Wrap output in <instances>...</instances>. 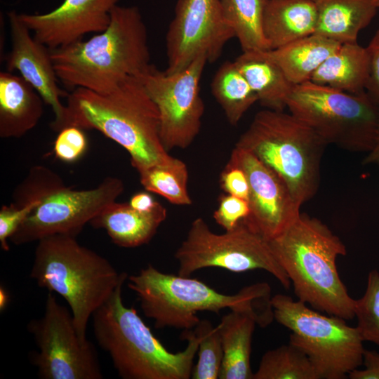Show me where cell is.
Instances as JSON below:
<instances>
[{
    "instance_id": "cell-1",
    "label": "cell",
    "mask_w": 379,
    "mask_h": 379,
    "mask_svg": "<svg viewBox=\"0 0 379 379\" xmlns=\"http://www.w3.org/2000/svg\"><path fill=\"white\" fill-rule=\"evenodd\" d=\"M59 81L72 91L107 93L152 65L147 31L136 6L116 5L105 30L87 40L51 51Z\"/></svg>"
},
{
    "instance_id": "cell-2",
    "label": "cell",
    "mask_w": 379,
    "mask_h": 379,
    "mask_svg": "<svg viewBox=\"0 0 379 379\" xmlns=\"http://www.w3.org/2000/svg\"><path fill=\"white\" fill-rule=\"evenodd\" d=\"M127 279L144 315L154 321L157 328L191 330L201 320L199 312L219 314L224 309L250 316L260 327L269 326L274 319L271 288L265 282L227 295L197 279L164 273L151 264Z\"/></svg>"
},
{
    "instance_id": "cell-3",
    "label": "cell",
    "mask_w": 379,
    "mask_h": 379,
    "mask_svg": "<svg viewBox=\"0 0 379 379\" xmlns=\"http://www.w3.org/2000/svg\"><path fill=\"white\" fill-rule=\"evenodd\" d=\"M67 99L62 128L100 131L128 152L138 172L171 157L161 141L158 109L138 77L126 78L107 93L77 88Z\"/></svg>"
},
{
    "instance_id": "cell-4",
    "label": "cell",
    "mask_w": 379,
    "mask_h": 379,
    "mask_svg": "<svg viewBox=\"0 0 379 379\" xmlns=\"http://www.w3.org/2000/svg\"><path fill=\"white\" fill-rule=\"evenodd\" d=\"M269 243L299 300L346 321L354 318L355 300L349 295L336 266L338 257L346 255L347 250L325 224L300 213Z\"/></svg>"
},
{
    "instance_id": "cell-5",
    "label": "cell",
    "mask_w": 379,
    "mask_h": 379,
    "mask_svg": "<svg viewBox=\"0 0 379 379\" xmlns=\"http://www.w3.org/2000/svg\"><path fill=\"white\" fill-rule=\"evenodd\" d=\"M119 284L92 315L95 338L109 355L124 379H189L198 350L193 329L183 331L185 349L168 351L152 333L133 307H126Z\"/></svg>"
},
{
    "instance_id": "cell-6",
    "label": "cell",
    "mask_w": 379,
    "mask_h": 379,
    "mask_svg": "<svg viewBox=\"0 0 379 379\" xmlns=\"http://www.w3.org/2000/svg\"><path fill=\"white\" fill-rule=\"evenodd\" d=\"M30 277L67 302L79 335L86 338L95 311L128 279L104 257L81 246L76 237L53 234L37 241Z\"/></svg>"
},
{
    "instance_id": "cell-7",
    "label": "cell",
    "mask_w": 379,
    "mask_h": 379,
    "mask_svg": "<svg viewBox=\"0 0 379 379\" xmlns=\"http://www.w3.org/2000/svg\"><path fill=\"white\" fill-rule=\"evenodd\" d=\"M327 145L292 114L266 109L255 114L235 147L251 152L272 169L301 206L318 190Z\"/></svg>"
},
{
    "instance_id": "cell-8",
    "label": "cell",
    "mask_w": 379,
    "mask_h": 379,
    "mask_svg": "<svg viewBox=\"0 0 379 379\" xmlns=\"http://www.w3.org/2000/svg\"><path fill=\"white\" fill-rule=\"evenodd\" d=\"M286 105L327 144L367 153L375 144L379 106L366 92L352 94L307 81L293 86Z\"/></svg>"
},
{
    "instance_id": "cell-9",
    "label": "cell",
    "mask_w": 379,
    "mask_h": 379,
    "mask_svg": "<svg viewBox=\"0 0 379 379\" xmlns=\"http://www.w3.org/2000/svg\"><path fill=\"white\" fill-rule=\"evenodd\" d=\"M272 304L274 319L292 332L289 343L307 354L319 379H343L363 363L364 340L357 326L286 295L272 296Z\"/></svg>"
},
{
    "instance_id": "cell-10",
    "label": "cell",
    "mask_w": 379,
    "mask_h": 379,
    "mask_svg": "<svg viewBox=\"0 0 379 379\" xmlns=\"http://www.w3.org/2000/svg\"><path fill=\"white\" fill-rule=\"evenodd\" d=\"M178 274L190 277L208 267L232 272L262 270L288 289L291 281L277 260L269 241L244 221L230 231L216 234L202 218L193 220L185 239L175 253Z\"/></svg>"
},
{
    "instance_id": "cell-11",
    "label": "cell",
    "mask_w": 379,
    "mask_h": 379,
    "mask_svg": "<svg viewBox=\"0 0 379 379\" xmlns=\"http://www.w3.org/2000/svg\"><path fill=\"white\" fill-rule=\"evenodd\" d=\"M38 351L32 362L42 379H102L95 346L80 337L73 316L52 292L47 295L43 316L27 325Z\"/></svg>"
},
{
    "instance_id": "cell-12",
    "label": "cell",
    "mask_w": 379,
    "mask_h": 379,
    "mask_svg": "<svg viewBox=\"0 0 379 379\" xmlns=\"http://www.w3.org/2000/svg\"><path fill=\"white\" fill-rule=\"evenodd\" d=\"M207 62L201 56L173 74L152 64L138 77L158 109L160 138L167 152L188 147L200 132L204 112L200 81Z\"/></svg>"
},
{
    "instance_id": "cell-13",
    "label": "cell",
    "mask_w": 379,
    "mask_h": 379,
    "mask_svg": "<svg viewBox=\"0 0 379 379\" xmlns=\"http://www.w3.org/2000/svg\"><path fill=\"white\" fill-rule=\"evenodd\" d=\"M124 190L122 180L111 176L88 190L72 189L62 180L41 199L10 241L22 245L58 234L77 237L87 223L116 201Z\"/></svg>"
},
{
    "instance_id": "cell-14",
    "label": "cell",
    "mask_w": 379,
    "mask_h": 379,
    "mask_svg": "<svg viewBox=\"0 0 379 379\" xmlns=\"http://www.w3.org/2000/svg\"><path fill=\"white\" fill-rule=\"evenodd\" d=\"M235 32L225 19L220 0H178L166 35L165 72L187 68L201 56L216 61Z\"/></svg>"
},
{
    "instance_id": "cell-15",
    "label": "cell",
    "mask_w": 379,
    "mask_h": 379,
    "mask_svg": "<svg viewBox=\"0 0 379 379\" xmlns=\"http://www.w3.org/2000/svg\"><path fill=\"white\" fill-rule=\"evenodd\" d=\"M227 164L241 168L246 175L250 213L244 221L253 230L270 241L300 215L301 206L284 181L253 154L234 147Z\"/></svg>"
},
{
    "instance_id": "cell-16",
    "label": "cell",
    "mask_w": 379,
    "mask_h": 379,
    "mask_svg": "<svg viewBox=\"0 0 379 379\" xmlns=\"http://www.w3.org/2000/svg\"><path fill=\"white\" fill-rule=\"evenodd\" d=\"M11 29V48L5 56L6 71L19 72L49 105L55 114L51 128L60 131L62 127L66 106L60 98L69 93L58 86V78L51 58V51L32 35L30 29L21 20L19 13H8Z\"/></svg>"
},
{
    "instance_id": "cell-17",
    "label": "cell",
    "mask_w": 379,
    "mask_h": 379,
    "mask_svg": "<svg viewBox=\"0 0 379 379\" xmlns=\"http://www.w3.org/2000/svg\"><path fill=\"white\" fill-rule=\"evenodd\" d=\"M118 1L64 0L48 13L19 16L34 39L52 51L83 40L87 34L105 30Z\"/></svg>"
},
{
    "instance_id": "cell-18",
    "label": "cell",
    "mask_w": 379,
    "mask_h": 379,
    "mask_svg": "<svg viewBox=\"0 0 379 379\" xmlns=\"http://www.w3.org/2000/svg\"><path fill=\"white\" fill-rule=\"evenodd\" d=\"M44 101L20 75L0 72V136L20 138L42 117Z\"/></svg>"
},
{
    "instance_id": "cell-19",
    "label": "cell",
    "mask_w": 379,
    "mask_h": 379,
    "mask_svg": "<svg viewBox=\"0 0 379 379\" xmlns=\"http://www.w3.org/2000/svg\"><path fill=\"white\" fill-rule=\"evenodd\" d=\"M166 209L159 204L150 211H140L128 203L114 201L91 222L92 227L104 229L112 241L123 248H135L148 243L166 220Z\"/></svg>"
},
{
    "instance_id": "cell-20",
    "label": "cell",
    "mask_w": 379,
    "mask_h": 379,
    "mask_svg": "<svg viewBox=\"0 0 379 379\" xmlns=\"http://www.w3.org/2000/svg\"><path fill=\"white\" fill-rule=\"evenodd\" d=\"M317 7L313 0H268L262 29L270 50L314 34Z\"/></svg>"
},
{
    "instance_id": "cell-21",
    "label": "cell",
    "mask_w": 379,
    "mask_h": 379,
    "mask_svg": "<svg viewBox=\"0 0 379 379\" xmlns=\"http://www.w3.org/2000/svg\"><path fill=\"white\" fill-rule=\"evenodd\" d=\"M314 34L339 44L356 43L359 32L375 16V0H317Z\"/></svg>"
},
{
    "instance_id": "cell-22",
    "label": "cell",
    "mask_w": 379,
    "mask_h": 379,
    "mask_svg": "<svg viewBox=\"0 0 379 379\" xmlns=\"http://www.w3.org/2000/svg\"><path fill=\"white\" fill-rule=\"evenodd\" d=\"M368 59L366 47L341 44L315 70L310 81L352 94L365 93Z\"/></svg>"
},
{
    "instance_id": "cell-23",
    "label": "cell",
    "mask_w": 379,
    "mask_h": 379,
    "mask_svg": "<svg viewBox=\"0 0 379 379\" xmlns=\"http://www.w3.org/2000/svg\"><path fill=\"white\" fill-rule=\"evenodd\" d=\"M263 51L243 52L234 62L262 106L269 109L284 111L286 107V99L294 85Z\"/></svg>"
},
{
    "instance_id": "cell-24",
    "label": "cell",
    "mask_w": 379,
    "mask_h": 379,
    "mask_svg": "<svg viewBox=\"0 0 379 379\" xmlns=\"http://www.w3.org/2000/svg\"><path fill=\"white\" fill-rule=\"evenodd\" d=\"M256 323L250 316L230 311L218 325L221 336L223 359L220 379H253L251 354Z\"/></svg>"
},
{
    "instance_id": "cell-25",
    "label": "cell",
    "mask_w": 379,
    "mask_h": 379,
    "mask_svg": "<svg viewBox=\"0 0 379 379\" xmlns=\"http://www.w3.org/2000/svg\"><path fill=\"white\" fill-rule=\"evenodd\" d=\"M340 44L317 34H312L281 48L264 53L283 71L293 85L310 81L321 64Z\"/></svg>"
},
{
    "instance_id": "cell-26",
    "label": "cell",
    "mask_w": 379,
    "mask_h": 379,
    "mask_svg": "<svg viewBox=\"0 0 379 379\" xmlns=\"http://www.w3.org/2000/svg\"><path fill=\"white\" fill-rule=\"evenodd\" d=\"M211 89L228 122L233 126L258 101L234 62L225 61L219 67L212 79Z\"/></svg>"
},
{
    "instance_id": "cell-27",
    "label": "cell",
    "mask_w": 379,
    "mask_h": 379,
    "mask_svg": "<svg viewBox=\"0 0 379 379\" xmlns=\"http://www.w3.org/2000/svg\"><path fill=\"white\" fill-rule=\"evenodd\" d=\"M268 0H220L223 15L243 52L270 50L262 29Z\"/></svg>"
},
{
    "instance_id": "cell-28",
    "label": "cell",
    "mask_w": 379,
    "mask_h": 379,
    "mask_svg": "<svg viewBox=\"0 0 379 379\" xmlns=\"http://www.w3.org/2000/svg\"><path fill=\"white\" fill-rule=\"evenodd\" d=\"M138 173L141 185L147 192L159 194L175 205L192 204L187 189L189 173L183 161L171 156L164 162Z\"/></svg>"
},
{
    "instance_id": "cell-29",
    "label": "cell",
    "mask_w": 379,
    "mask_h": 379,
    "mask_svg": "<svg viewBox=\"0 0 379 379\" xmlns=\"http://www.w3.org/2000/svg\"><path fill=\"white\" fill-rule=\"evenodd\" d=\"M253 379H319L307 354L291 343L266 352Z\"/></svg>"
},
{
    "instance_id": "cell-30",
    "label": "cell",
    "mask_w": 379,
    "mask_h": 379,
    "mask_svg": "<svg viewBox=\"0 0 379 379\" xmlns=\"http://www.w3.org/2000/svg\"><path fill=\"white\" fill-rule=\"evenodd\" d=\"M193 331L199 338V345L198 359L193 367L191 378H219L223 349L218 326H214L207 319H202Z\"/></svg>"
},
{
    "instance_id": "cell-31",
    "label": "cell",
    "mask_w": 379,
    "mask_h": 379,
    "mask_svg": "<svg viewBox=\"0 0 379 379\" xmlns=\"http://www.w3.org/2000/svg\"><path fill=\"white\" fill-rule=\"evenodd\" d=\"M354 317L364 342L379 346V272L375 270L368 274L363 296L355 300Z\"/></svg>"
},
{
    "instance_id": "cell-32",
    "label": "cell",
    "mask_w": 379,
    "mask_h": 379,
    "mask_svg": "<svg viewBox=\"0 0 379 379\" xmlns=\"http://www.w3.org/2000/svg\"><path fill=\"white\" fill-rule=\"evenodd\" d=\"M83 130L69 126L58 132L53 146L55 156L58 159L72 163L83 156L88 147V140Z\"/></svg>"
},
{
    "instance_id": "cell-33",
    "label": "cell",
    "mask_w": 379,
    "mask_h": 379,
    "mask_svg": "<svg viewBox=\"0 0 379 379\" xmlns=\"http://www.w3.org/2000/svg\"><path fill=\"white\" fill-rule=\"evenodd\" d=\"M249 213L247 200L225 193L219 199L218 208L213 213V218L225 231H230L246 219Z\"/></svg>"
},
{
    "instance_id": "cell-34",
    "label": "cell",
    "mask_w": 379,
    "mask_h": 379,
    "mask_svg": "<svg viewBox=\"0 0 379 379\" xmlns=\"http://www.w3.org/2000/svg\"><path fill=\"white\" fill-rule=\"evenodd\" d=\"M40 203L41 201H36L20 207L11 204L2 206L0 210V244L2 250L9 251L8 240Z\"/></svg>"
},
{
    "instance_id": "cell-35",
    "label": "cell",
    "mask_w": 379,
    "mask_h": 379,
    "mask_svg": "<svg viewBox=\"0 0 379 379\" xmlns=\"http://www.w3.org/2000/svg\"><path fill=\"white\" fill-rule=\"evenodd\" d=\"M368 59V74L365 91L370 98L379 106V29L366 47Z\"/></svg>"
},
{
    "instance_id": "cell-36",
    "label": "cell",
    "mask_w": 379,
    "mask_h": 379,
    "mask_svg": "<svg viewBox=\"0 0 379 379\" xmlns=\"http://www.w3.org/2000/svg\"><path fill=\"white\" fill-rule=\"evenodd\" d=\"M220 184L226 194L248 200V183L246 175L241 168L227 164L221 173Z\"/></svg>"
},
{
    "instance_id": "cell-37",
    "label": "cell",
    "mask_w": 379,
    "mask_h": 379,
    "mask_svg": "<svg viewBox=\"0 0 379 379\" xmlns=\"http://www.w3.org/2000/svg\"><path fill=\"white\" fill-rule=\"evenodd\" d=\"M363 363L365 368L352 371L348 376L351 379H379V353L375 351L364 350Z\"/></svg>"
},
{
    "instance_id": "cell-38",
    "label": "cell",
    "mask_w": 379,
    "mask_h": 379,
    "mask_svg": "<svg viewBox=\"0 0 379 379\" xmlns=\"http://www.w3.org/2000/svg\"><path fill=\"white\" fill-rule=\"evenodd\" d=\"M129 205L140 211H150L155 209L160 203L147 192H140L131 196Z\"/></svg>"
},
{
    "instance_id": "cell-39",
    "label": "cell",
    "mask_w": 379,
    "mask_h": 379,
    "mask_svg": "<svg viewBox=\"0 0 379 379\" xmlns=\"http://www.w3.org/2000/svg\"><path fill=\"white\" fill-rule=\"evenodd\" d=\"M363 164L379 165V125L375 144L373 148L369 152H368L366 157L363 160Z\"/></svg>"
},
{
    "instance_id": "cell-40",
    "label": "cell",
    "mask_w": 379,
    "mask_h": 379,
    "mask_svg": "<svg viewBox=\"0 0 379 379\" xmlns=\"http://www.w3.org/2000/svg\"><path fill=\"white\" fill-rule=\"evenodd\" d=\"M8 302V295L5 288L2 286L0 287V310L4 311Z\"/></svg>"
},
{
    "instance_id": "cell-41",
    "label": "cell",
    "mask_w": 379,
    "mask_h": 379,
    "mask_svg": "<svg viewBox=\"0 0 379 379\" xmlns=\"http://www.w3.org/2000/svg\"><path fill=\"white\" fill-rule=\"evenodd\" d=\"M376 1V4H377V6L379 8V0H375Z\"/></svg>"
},
{
    "instance_id": "cell-42",
    "label": "cell",
    "mask_w": 379,
    "mask_h": 379,
    "mask_svg": "<svg viewBox=\"0 0 379 379\" xmlns=\"http://www.w3.org/2000/svg\"><path fill=\"white\" fill-rule=\"evenodd\" d=\"M313 1H317V0H313Z\"/></svg>"
}]
</instances>
